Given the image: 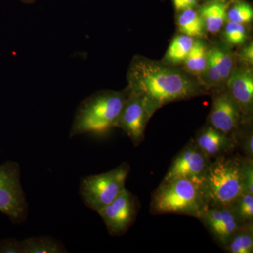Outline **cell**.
Masks as SVG:
<instances>
[{"instance_id": "1", "label": "cell", "mask_w": 253, "mask_h": 253, "mask_svg": "<svg viewBox=\"0 0 253 253\" xmlns=\"http://www.w3.org/2000/svg\"><path fill=\"white\" fill-rule=\"evenodd\" d=\"M126 91L147 100L155 111L165 105L206 94L199 81L173 66L136 56L126 73Z\"/></svg>"}, {"instance_id": "2", "label": "cell", "mask_w": 253, "mask_h": 253, "mask_svg": "<svg viewBox=\"0 0 253 253\" xmlns=\"http://www.w3.org/2000/svg\"><path fill=\"white\" fill-rule=\"evenodd\" d=\"M247 158L229 154L212 161L200 181L207 207L231 204L243 192Z\"/></svg>"}, {"instance_id": "3", "label": "cell", "mask_w": 253, "mask_h": 253, "mask_svg": "<svg viewBox=\"0 0 253 253\" xmlns=\"http://www.w3.org/2000/svg\"><path fill=\"white\" fill-rule=\"evenodd\" d=\"M207 207L201 186L184 177L164 179L155 190L150 202L153 215L179 214L199 218Z\"/></svg>"}, {"instance_id": "4", "label": "cell", "mask_w": 253, "mask_h": 253, "mask_svg": "<svg viewBox=\"0 0 253 253\" xmlns=\"http://www.w3.org/2000/svg\"><path fill=\"white\" fill-rule=\"evenodd\" d=\"M127 97V91H101L86 98L78 106L69 138L89 132H104L115 127Z\"/></svg>"}, {"instance_id": "5", "label": "cell", "mask_w": 253, "mask_h": 253, "mask_svg": "<svg viewBox=\"0 0 253 253\" xmlns=\"http://www.w3.org/2000/svg\"><path fill=\"white\" fill-rule=\"evenodd\" d=\"M129 171V165L124 162L109 172L82 178L79 193L83 203L99 212L126 189Z\"/></svg>"}, {"instance_id": "6", "label": "cell", "mask_w": 253, "mask_h": 253, "mask_svg": "<svg viewBox=\"0 0 253 253\" xmlns=\"http://www.w3.org/2000/svg\"><path fill=\"white\" fill-rule=\"evenodd\" d=\"M28 204L21 181V167L14 161L0 165V213L14 224L27 219Z\"/></svg>"}, {"instance_id": "7", "label": "cell", "mask_w": 253, "mask_h": 253, "mask_svg": "<svg viewBox=\"0 0 253 253\" xmlns=\"http://www.w3.org/2000/svg\"><path fill=\"white\" fill-rule=\"evenodd\" d=\"M156 112L147 100L127 91V97L115 127L122 129L134 146H139L144 139L146 126Z\"/></svg>"}, {"instance_id": "8", "label": "cell", "mask_w": 253, "mask_h": 253, "mask_svg": "<svg viewBox=\"0 0 253 253\" xmlns=\"http://www.w3.org/2000/svg\"><path fill=\"white\" fill-rule=\"evenodd\" d=\"M139 200L126 189L98 214L104 221L110 235H124L134 224L139 212Z\"/></svg>"}, {"instance_id": "9", "label": "cell", "mask_w": 253, "mask_h": 253, "mask_svg": "<svg viewBox=\"0 0 253 253\" xmlns=\"http://www.w3.org/2000/svg\"><path fill=\"white\" fill-rule=\"evenodd\" d=\"M207 123L233 136L244 124L242 113L225 86L214 90Z\"/></svg>"}, {"instance_id": "10", "label": "cell", "mask_w": 253, "mask_h": 253, "mask_svg": "<svg viewBox=\"0 0 253 253\" xmlns=\"http://www.w3.org/2000/svg\"><path fill=\"white\" fill-rule=\"evenodd\" d=\"M236 66V56L228 46H209L207 66L199 82L206 91L221 89Z\"/></svg>"}, {"instance_id": "11", "label": "cell", "mask_w": 253, "mask_h": 253, "mask_svg": "<svg viewBox=\"0 0 253 253\" xmlns=\"http://www.w3.org/2000/svg\"><path fill=\"white\" fill-rule=\"evenodd\" d=\"M212 161L191 139L172 160L164 179L184 177L200 183Z\"/></svg>"}, {"instance_id": "12", "label": "cell", "mask_w": 253, "mask_h": 253, "mask_svg": "<svg viewBox=\"0 0 253 253\" xmlns=\"http://www.w3.org/2000/svg\"><path fill=\"white\" fill-rule=\"evenodd\" d=\"M198 219L222 249L242 224L230 205L206 207Z\"/></svg>"}, {"instance_id": "13", "label": "cell", "mask_w": 253, "mask_h": 253, "mask_svg": "<svg viewBox=\"0 0 253 253\" xmlns=\"http://www.w3.org/2000/svg\"><path fill=\"white\" fill-rule=\"evenodd\" d=\"M225 87L239 106L244 123L251 122L253 111V72L251 66H236Z\"/></svg>"}, {"instance_id": "14", "label": "cell", "mask_w": 253, "mask_h": 253, "mask_svg": "<svg viewBox=\"0 0 253 253\" xmlns=\"http://www.w3.org/2000/svg\"><path fill=\"white\" fill-rule=\"evenodd\" d=\"M194 141L211 160L233 154L237 147L234 136L228 135L208 123L196 132Z\"/></svg>"}, {"instance_id": "15", "label": "cell", "mask_w": 253, "mask_h": 253, "mask_svg": "<svg viewBox=\"0 0 253 253\" xmlns=\"http://www.w3.org/2000/svg\"><path fill=\"white\" fill-rule=\"evenodd\" d=\"M196 38L186 35H177L173 38L162 61L163 64L176 66L184 64V61L194 46Z\"/></svg>"}, {"instance_id": "16", "label": "cell", "mask_w": 253, "mask_h": 253, "mask_svg": "<svg viewBox=\"0 0 253 253\" xmlns=\"http://www.w3.org/2000/svg\"><path fill=\"white\" fill-rule=\"evenodd\" d=\"M228 6L225 3L211 2L204 4L199 10L204 21L206 31L211 34H217L226 21Z\"/></svg>"}, {"instance_id": "17", "label": "cell", "mask_w": 253, "mask_h": 253, "mask_svg": "<svg viewBox=\"0 0 253 253\" xmlns=\"http://www.w3.org/2000/svg\"><path fill=\"white\" fill-rule=\"evenodd\" d=\"M208 49L206 42L196 38L194 46L184 61V71L199 79L202 76L208 63Z\"/></svg>"}, {"instance_id": "18", "label": "cell", "mask_w": 253, "mask_h": 253, "mask_svg": "<svg viewBox=\"0 0 253 253\" xmlns=\"http://www.w3.org/2000/svg\"><path fill=\"white\" fill-rule=\"evenodd\" d=\"M223 250L229 253H253V221L241 224Z\"/></svg>"}, {"instance_id": "19", "label": "cell", "mask_w": 253, "mask_h": 253, "mask_svg": "<svg viewBox=\"0 0 253 253\" xmlns=\"http://www.w3.org/2000/svg\"><path fill=\"white\" fill-rule=\"evenodd\" d=\"M176 24L182 34L194 38H202L204 36L206 29L204 21L197 10L189 9L179 11Z\"/></svg>"}, {"instance_id": "20", "label": "cell", "mask_w": 253, "mask_h": 253, "mask_svg": "<svg viewBox=\"0 0 253 253\" xmlns=\"http://www.w3.org/2000/svg\"><path fill=\"white\" fill-rule=\"evenodd\" d=\"M23 253H66L67 249L57 239L48 236L23 240Z\"/></svg>"}, {"instance_id": "21", "label": "cell", "mask_w": 253, "mask_h": 253, "mask_svg": "<svg viewBox=\"0 0 253 253\" xmlns=\"http://www.w3.org/2000/svg\"><path fill=\"white\" fill-rule=\"evenodd\" d=\"M229 205L242 224L253 221V194L244 191Z\"/></svg>"}, {"instance_id": "22", "label": "cell", "mask_w": 253, "mask_h": 253, "mask_svg": "<svg viewBox=\"0 0 253 253\" xmlns=\"http://www.w3.org/2000/svg\"><path fill=\"white\" fill-rule=\"evenodd\" d=\"M223 27V38L229 45L241 46L247 41L249 30L246 25L226 21Z\"/></svg>"}, {"instance_id": "23", "label": "cell", "mask_w": 253, "mask_h": 253, "mask_svg": "<svg viewBox=\"0 0 253 253\" xmlns=\"http://www.w3.org/2000/svg\"><path fill=\"white\" fill-rule=\"evenodd\" d=\"M253 10L249 3L239 1L226 11V21L248 24L253 21Z\"/></svg>"}, {"instance_id": "24", "label": "cell", "mask_w": 253, "mask_h": 253, "mask_svg": "<svg viewBox=\"0 0 253 253\" xmlns=\"http://www.w3.org/2000/svg\"><path fill=\"white\" fill-rule=\"evenodd\" d=\"M237 146H240L244 154V157L253 160V134L252 128L248 129H243L241 126L239 130L236 133Z\"/></svg>"}, {"instance_id": "25", "label": "cell", "mask_w": 253, "mask_h": 253, "mask_svg": "<svg viewBox=\"0 0 253 253\" xmlns=\"http://www.w3.org/2000/svg\"><path fill=\"white\" fill-rule=\"evenodd\" d=\"M0 253H23L22 241L13 238L0 240Z\"/></svg>"}, {"instance_id": "26", "label": "cell", "mask_w": 253, "mask_h": 253, "mask_svg": "<svg viewBox=\"0 0 253 253\" xmlns=\"http://www.w3.org/2000/svg\"><path fill=\"white\" fill-rule=\"evenodd\" d=\"M240 62L243 66H252L253 64V42L250 41L243 46L239 52Z\"/></svg>"}, {"instance_id": "27", "label": "cell", "mask_w": 253, "mask_h": 253, "mask_svg": "<svg viewBox=\"0 0 253 253\" xmlns=\"http://www.w3.org/2000/svg\"><path fill=\"white\" fill-rule=\"evenodd\" d=\"M244 179L246 191L253 194V160L249 158L246 161Z\"/></svg>"}, {"instance_id": "28", "label": "cell", "mask_w": 253, "mask_h": 253, "mask_svg": "<svg viewBox=\"0 0 253 253\" xmlns=\"http://www.w3.org/2000/svg\"><path fill=\"white\" fill-rule=\"evenodd\" d=\"M174 8L177 11L189 9H194L199 0H172Z\"/></svg>"}, {"instance_id": "29", "label": "cell", "mask_w": 253, "mask_h": 253, "mask_svg": "<svg viewBox=\"0 0 253 253\" xmlns=\"http://www.w3.org/2000/svg\"><path fill=\"white\" fill-rule=\"evenodd\" d=\"M21 1H22L23 3H24V4H31L34 3L36 0H21Z\"/></svg>"}, {"instance_id": "30", "label": "cell", "mask_w": 253, "mask_h": 253, "mask_svg": "<svg viewBox=\"0 0 253 253\" xmlns=\"http://www.w3.org/2000/svg\"><path fill=\"white\" fill-rule=\"evenodd\" d=\"M211 1H214V2L225 3L226 0H211Z\"/></svg>"}]
</instances>
